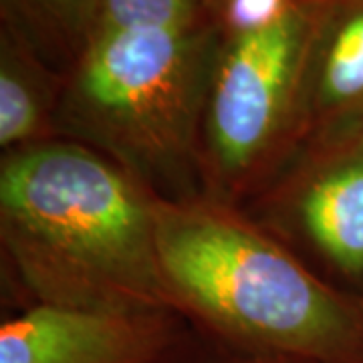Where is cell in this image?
I'll return each instance as SVG.
<instances>
[{"label": "cell", "instance_id": "cell-3", "mask_svg": "<svg viewBox=\"0 0 363 363\" xmlns=\"http://www.w3.org/2000/svg\"><path fill=\"white\" fill-rule=\"evenodd\" d=\"M222 43L206 23L97 28L69 81L67 109L133 166L172 176L190 160Z\"/></svg>", "mask_w": 363, "mask_h": 363}, {"label": "cell", "instance_id": "cell-4", "mask_svg": "<svg viewBox=\"0 0 363 363\" xmlns=\"http://www.w3.org/2000/svg\"><path fill=\"white\" fill-rule=\"evenodd\" d=\"M317 0H291L264 25L224 37L206 101L214 166L238 176L267 154L297 113Z\"/></svg>", "mask_w": 363, "mask_h": 363}, {"label": "cell", "instance_id": "cell-1", "mask_svg": "<svg viewBox=\"0 0 363 363\" xmlns=\"http://www.w3.org/2000/svg\"><path fill=\"white\" fill-rule=\"evenodd\" d=\"M0 220L4 247L43 303L133 315L174 303L154 200L81 145L14 152L0 174Z\"/></svg>", "mask_w": 363, "mask_h": 363}, {"label": "cell", "instance_id": "cell-7", "mask_svg": "<svg viewBox=\"0 0 363 363\" xmlns=\"http://www.w3.org/2000/svg\"><path fill=\"white\" fill-rule=\"evenodd\" d=\"M298 214L339 271L363 277V131L317 169L301 194Z\"/></svg>", "mask_w": 363, "mask_h": 363}, {"label": "cell", "instance_id": "cell-2", "mask_svg": "<svg viewBox=\"0 0 363 363\" xmlns=\"http://www.w3.org/2000/svg\"><path fill=\"white\" fill-rule=\"evenodd\" d=\"M157 257L174 303L255 345L323 362L363 359V317L295 257L233 214L154 202Z\"/></svg>", "mask_w": 363, "mask_h": 363}, {"label": "cell", "instance_id": "cell-10", "mask_svg": "<svg viewBox=\"0 0 363 363\" xmlns=\"http://www.w3.org/2000/svg\"><path fill=\"white\" fill-rule=\"evenodd\" d=\"M204 11L206 0H101L97 28L194 26Z\"/></svg>", "mask_w": 363, "mask_h": 363}, {"label": "cell", "instance_id": "cell-12", "mask_svg": "<svg viewBox=\"0 0 363 363\" xmlns=\"http://www.w3.org/2000/svg\"><path fill=\"white\" fill-rule=\"evenodd\" d=\"M228 2L230 0H206V6L208 11H212L216 16H222L224 11H226V6H228Z\"/></svg>", "mask_w": 363, "mask_h": 363}, {"label": "cell", "instance_id": "cell-13", "mask_svg": "<svg viewBox=\"0 0 363 363\" xmlns=\"http://www.w3.org/2000/svg\"><path fill=\"white\" fill-rule=\"evenodd\" d=\"M359 363H363V362H359Z\"/></svg>", "mask_w": 363, "mask_h": 363}, {"label": "cell", "instance_id": "cell-5", "mask_svg": "<svg viewBox=\"0 0 363 363\" xmlns=\"http://www.w3.org/2000/svg\"><path fill=\"white\" fill-rule=\"evenodd\" d=\"M154 315L40 303L0 329V363H147Z\"/></svg>", "mask_w": 363, "mask_h": 363}, {"label": "cell", "instance_id": "cell-11", "mask_svg": "<svg viewBox=\"0 0 363 363\" xmlns=\"http://www.w3.org/2000/svg\"><path fill=\"white\" fill-rule=\"evenodd\" d=\"M291 0H230L220 18H226L230 30H242L264 25L283 13Z\"/></svg>", "mask_w": 363, "mask_h": 363}, {"label": "cell", "instance_id": "cell-8", "mask_svg": "<svg viewBox=\"0 0 363 363\" xmlns=\"http://www.w3.org/2000/svg\"><path fill=\"white\" fill-rule=\"evenodd\" d=\"M51 83L35 49L14 28L0 40V145L33 140L45 123Z\"/></svg>", "mask_w": 363, "mask_h": 363}, {"label": "cell", "instance_id": "cell-6", "mask_svg": "<svg viewBox=\"0 0 363 363\" xmlns=\"http://www.w3.org/2000/svg\"><path fill=\"white\" fill-rule=\"evenodd\" d=\"M295 117L313 130L363 131V0H317Z\"/></svg>", "mask_w": 363, "mask_h": 363}, {"label": "cell", "instance_id": "cell-9", "mask_svg": "<svg viewBox=\"0 0 363 363\" xmlns=\"http://www.w3.org/2000/svg\"><path fill=\"white\" fill-rule=\"evenodd\" d=\"M2 9L33 49L45 45L79 59L99 26L101 0H2Z\"/></svg>", "mask_w": 363, "mask_h": 363}]
</instances>
